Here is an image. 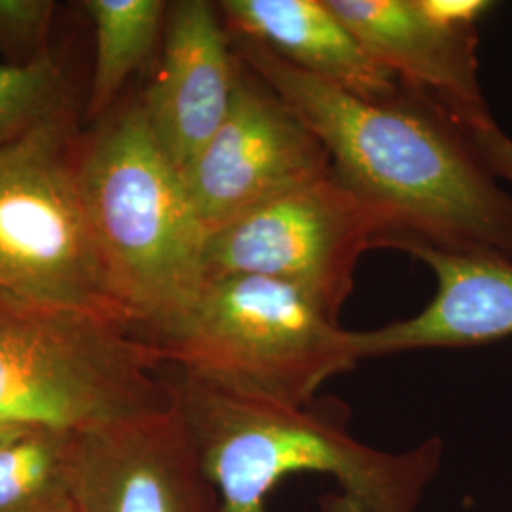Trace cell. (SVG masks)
<instances>
[{
  "label": "cell",
  "instance_id": "obj_18",
  "mask_svg": "<svg viewBox=\"0 0 512 512\" xmlns=\"http://www.w3.org/2000/svg\"><path fill=\"white\" fill-rule=\"evenodd\" d=\"M476 148L478 156L494 173L497 181H507L512 186V137L497 126L494 118L463 126Z\"/></svg>",
  "mask_w": 512,
  "mask_h": 512
},
{
  "label": "cell",
  "instance_id": "obj_13",
  "mask_svg": "<svg viewBox=\"0 0 512 512\" xmlns=\"http://www.w3.org/2000/svg\"><path fill=\"white\" fill-rule=\"evenodd\" d=\"M217 6L230 37L260 44L334 88L368 101L403 92L327 0H222Z\"/></svg>",
  "mask_w": 512,
  "mask_h": 512
},
{
  "label": "cell",
  "instance_id": "obj_15",
  "mask_svg": "<svg viewBox=\"0 0 512 512\" xmlns=\"http://www.w3.org/2000/svg\"><path fill=\"white\" fill-rule=\"evenodd\" d=\"M74 435L16 427L0 439V512H40L71 497Z\"/></svg>",
  "mask_w": 512,
  "mask_h": 512
},
{
  "label": "cell",
  "instance_id": "obj_16",
  "mask_svg": "<svg viewBox=\"0 0 512 512\" xmlns=\"http://www.w3.org/2000/svg\"><path fill=\"white\" fill-rule=\"evenodd\" d=\"M61 71L50 54L0 63V147L18 139L59 105Z\"/></svg>",
  "mask_w": 512,
  "mask_h": 512
},
{
  "label": "cell",
  "instance_id": "obj_20",
  "mask_svg": "<svg viewBox=\"0 0 512 512\" xmlns=\"http://www.w3.org/2000/svg\"><path fill=\"white\" fill-rule=\"evenodd\" d=\"M16 427H19V425H10V423H2V421H0V439H2L4 435H8L12 429H16Z\"/></svg>",
  "mask_w": 512,
  "mask_h": 512
},
{
  "label": "cell",
  "instance_id": "obj_4",
  "mask_svg": "<svg viewBox=\"0 0 512 512\" xmlns=\"http://www.w3.org/2000/svg\"><path fill=\"white\" fill-rule=\"evenodd\" d=\"M139 340L164 366L296 406L359 365L353 330L298 287L258 275L205 279L177 319Z\"/></svg>",
  "mask_w": 512,
  "mask_h": 512
},
{
  "label": "cell",
  "instance_id": "obj_6",
  "mask_svg": "<svg viewBox=\"0 0 512 512\" xmlns=\"http://www.w3.org/2000/svg\"><path fill=\"white\" fill-rule=\"evenodd\" d=\"M78 162L61 105L0 147V294L129 329L93 243Z\"/></svg>",
  "mask_w": 512,
  "mask_h": 512
},
{
  "label": "cell",
  "instance_id": "obj_9",
  "mask_svg": "<svg viewBox=\"0 0 512 512\" xmlns=\"http://www.w3.org/2000/svg\"><path fill=\"white\" fill-rule=\"evenodd\" d=\"M401 86L433 99L461 126L494 118L478 76V23L490 0H327Z\"/></svg>",
  "mask_w": 512,
  "mask_h": 512
},
{
  "label": "cell",
  "instance_id": "obj_17",
  "mask_svg": "<svg viewBox=\"0 0 512 512\" xmlns=\"http://www.w3.org/2000/svg\"><path fill=\"white\" fill-rule=\"evenodd\" d=\"M50 0H0V38L29 46L44 37L54 14Z\"/></svg>",
  "mask_w": 512,
  "mask_h": 512
},
{
  "label": "cell",
  "instance_id": "obj_7",
  "mask_svg": "<svg viewBox=\"0 0 512 512\" xmlns=\"http://www.w3.org/2000/svg\"><path fill=\"white\" fill-rule=\"evenodd\" d=\"M389 249L384 222L332 175L213 232L205 279L258 275L289 283L340 315L366 251Z\"/></svg>",
  "mask_w": 512,
  "mask_h": 512
},
{
  "label": "cell",
  "instance_id": "obj_11",
  "mask_svg": "<svg viewBox=\"0 0 512 512\" xmlns=\"http://www.w3.org/2000/svg\"><path fill=\"white\" fill-rule=\"evenodd\" d=\"M238 74L219 6L209 0L171 2L160 69L141 105L156 143L179 173L226 120Z\"/></svg>",
  "mask_w": 512,
  "mask_h": 512
},
{
  "label": "cell",
  "instance_id": "obj_1",
  "mask_svg": "<svg viewBox=\"0 0 512 512\" xmlns=\"http://www.w3.org/2000/svg\"><path fill=\"white\" fill-rule=\"evenodd\" d=\"M232 38V37H230ZM239 59L310 126L332 177L384 222L389 249L431 247L512 260V194L467 129L421 93L368 101L232 38Z\"/></svg>",
  "mask_w": 512,
  "mask_h": 512
},
{
  "label": "cell",
  "instance_id": "obj_10",
  "mask_svg": "<svg viewBox=\"0 0 512 512\" xmlns=\"http://www.w3.org/2000/svg\"><path fill=\"white\" fill-rule=\"evenodd\" d=\"M76 512H222L173 403L74 435Z\"/></svg>",
  "mask_w": 512,
  "mask_h": 512
},
{
  "label": "cell",
  "instance_id": "obj_8",
  "mask_svg": "<svg viewBox=\"0 0 512 512\" xmlns=\"http://www.w3.org/2000/svg\"><path fill=\"white\" fill-rule=\"evenodd\" d=\"M179 175L211 236L256 207L329 177L332 165L310 126L239 59L226 120Z\"/></svg>",
  "mask_w": 512,
  "mask_h": 512
},
{
  "label": "cell",
  "instance_id": "obj_12",
  "mask_svg": "<svg viewBox=\"0 0 512 512\" xmlns=\"http://www.w3.org/2000/svg\"><path fill=\"white\" fill-rule=\"evenodd\" d=\"M423 262L437 293L416 315L370 330H353L359 361L420 349L475 348L512 336V260L431 247L406 251Z\"/></svg>",
  "mask_w": 512,
  "mask_h": 512
},
{
  "label": "cell",
  "instance_id": "obj_3",
  "mask_svg": "<svg viewBox=\"0 0 512 512\" xmlns=\"http://www.w3.org/2000/svg\"><path fill=\"white\" fill-rule=\"evenodd\" d=\"M80 188L110 294L139 338L183 313L205 283L209 234L141 99L80 150Z\"/></svg>",
  "mask_w": 512,
  "mask_h": 512
},
{
  "label": "cell",
  "instance_id": "obj_2",
  "mask_svg": "<svg viewBox=\"0 0 512 512\" xmlns=\"http://www.w3.org/2000/svg\"><path fill=\"white\" fill-rule=\"evenodd\" d=\"M162 374L222 512H268L275 488L300 473L338 484L319 501L321 512H420L439 475L440 437L380 450L349 431L340 401L296 406L171 366Z\"/></svg>",
  "mask_w": 512,
  "mask_h": 512
},
{
  "label": "cell",
  "instance_id": "obj_14",
  "mask_svg": "<svg viewBox=\"0 0 512 512\" xmlns=\"http://www.w3.org/2000/svg\"><path fill=\"white\" fill-rule=\"evenodd\" d=\"M84 10L95 25V69L88 116H103L116 95L152 54L164 35V0H86Z\"/></svg>",
  "mask_w": 512,
  "mask_h": 512
},
{
  "label": "cell",
  "instance_id": "obj_19",
  "mask_svg": "<svg viewBox=\"0 0 512 512\" xmlns=\"http://www.w3.org/2000/svg\"><path fill=\"white\" fill-rule=\"evenodd\" d=\"M40 512H76L74 511L73 501H71V497H67V499H63V501H59V503H55L52 507H48V509H44V511Z\"/></svg>",
  "mask_w": 512,
  "mask_h": 512
},
{
  "label": "cell",
  "instance_id": "obj_5",
  "mask_svg": "<svg viewBox=\"0 0 512 512\" xmlns=\"http://www.w3.org/2000/svg\"><path fill=\"white\" fill-rule=\"evenodd\" d=\"M164 365L126 325L0 294V421L82 433L171 406Z\"/></svg>",
  "mask_w": 512,
  "mask_h": 512
}]
</instances>
